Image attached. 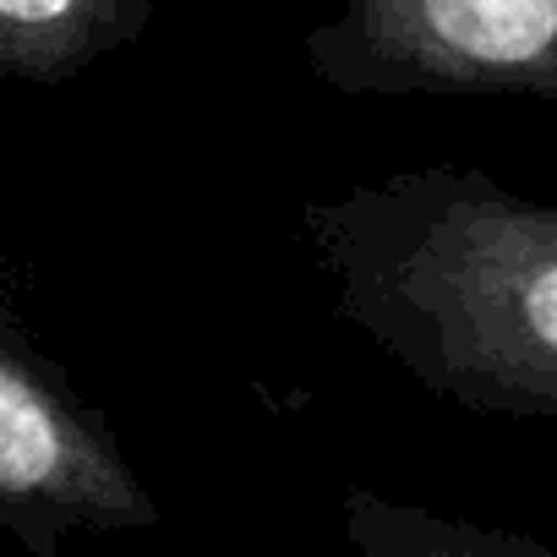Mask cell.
<instances>
[{
    "mask_svg": "<svg viewBox=\"0 0 557 557\" xmlns=\"http://www.w3.org/2000/svg\"><path fill=\"white\" fill-rule=\"evenodd\" d=\"M329 307L432 399L557 421V208L481 164H410L312 197Z\"/></svg>",
    "mask_w": 557,
    "mask_h": 557,
    "instance_id": "6da1fadb",
    "label": "cell"
},
{
    "mask_svg": "<svg viewBox=\"0 0 557 557\" xmlns=\"http://www.w3.org/2000/svg\"><path fill=\"white\" fill-rule=\"evenodd\" d=\"M164 519L115 421L28 329L0 278V535L61 557L77 535H126Z\"/></svg>",
    "mask_w": 557,
    "mask_h": 557,
    "instance_id": "7a4b0ae2",
    "label": "cell"
},
{
    "mask_svg": "<svg viewBox=\"0 0 557 557\" xmlns=\"http://www.w3.org/2000/svg\"><path fill=\"white\" fill-rule=\"evenodd\" d=\"M345 99H557V0H345L301 39Z\"/></svg>",
    "mask_w": 557,
    "mask_h": 557,
    "instance_id": "3957f363",
    "label": "cell"
},
{
    "mask_svg": "<svg viewBox=\"0 0 557 557\" xmlns=\"http://www.w3.org/2000/svg\"><path fill=\"white\" fill-rule=\"evenodd\" d=\"M164 0H0V83L61 88L132 50Z\"/></svg>",
    "mask_w": 557,
    "mask_h": 557,
    "instance_id": "277c9868",
    "label": "cell"
},
{
    "mask_svg": "<svg viewBox=\"0 0 557 557\" xmlns=\"http://www.w3.org/2000/svg\"><path fill=\"white\" fill-rule=\"evenodd\" d=\"M339 535L367 557H552V546L535 535L394 503L367 486H350L339 497Z\"/></svg>",
    "mask_w": 557,
    "mask_h": 557,
    "instance_id": "5b68a950",
    "label": "cell"
}]
</instances>
